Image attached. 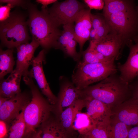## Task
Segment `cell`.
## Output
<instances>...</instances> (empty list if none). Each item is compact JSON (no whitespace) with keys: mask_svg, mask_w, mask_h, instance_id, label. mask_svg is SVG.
I'll use <instances>...</instances> for the list:
<instances>
[{"mask_svg":"<svg viewBox=\"0 0 138 138\" xmlns=\"http://www.w3.org/2000/svg\"><path fill=\"white\" fill-rule=\"evenodd\" d=\"M29 18L27 21L32 39L37 42L46 52L54 48L62 32L49 14L47 9L39 10L35 5H27Z\"/></svg>","mask_w":138,"mask_h":138,"instance_id":"obj_1","label":"cell"},{"mask_svg":"<svg viewBox=\"0 0 138 138\" xmlns=\"http://www.w3.org/2000/svg\"><path fill=\"white\" fill-rule=\"evenodd\" d=\"M82 91L83 96L98 100L111 109L131 97L129 84L122 79L117 73Z\"/></svg>","mask_w":138,"mask_h":138,"instance_id":"obj_2","label":"cell"},{"mask_svg":"<svg viewBox=\"0 0 138 138\" xmlns=\"http://www.w3.org/2000/svg\"><path fill=\"white\" fill-rule=\"evenodd\" d=\"M23 80L30 88L32 94L31 99L23 111L26 125L24 137L28 138L36 132L37 128L50 117L51 112L54 110V107L42 96L32 78L27 76L24 77Z\"/></svg>","mask_w":138,"mask_h":138,"instance_id":"obj_3","label":"cell"},{"mask_svg":"<svg viewBox=\"0 0 138 138\" xmlns=\"http://www.w3.org/2000/svg\"><path fill=\"white\" fill-rule=\"evenodd\" d=\"M115 59L105 62L84 64L79 61L74 71L72 82L78 89L82 90L91 84L101 81L117 73Z\"/></svg>","mask_w":138,"mask_h":138,"instance_id":"obj_4","label":"cell"},{"mask_svg":"<svg viewBox=\"0 0 138 138\" xmlns=\"http://www.w3.org/2000/svg\"><path fill=\"white\" fill-rule=\"evenodd\" d=\"M27 21L19 12L10 13L9 18L0 22V38L2 44L8 49H13L28 42L30 38Z\"/></svg>","mask_w":138,"mask_h":138,"instance_id":"obj_5","label":"cell"},{"mask_svg":"<svg viewBox=\"0 0 138 138\" xmlns=\"http://www.w3.org/2000/svg\"><path fill=\"white\" fill-rule=\"evenodd\" d=\"M111 32L119 36L124 44H128L138 36V12L135 8L128 11L116 13L105 17Z\"/></svg>","mask_w":138,"mask_h":138,"instance_id":"obj_6","label":"cell"},{"mask_svg":"<svg viewBox=\"0 0 138 138\" xmlns=\"http://www.w3.org/2000/svg\"><path fill=\"white\" fill-rule=\"evenodd\" d=\"M84 4L76 0H66L61 2L57 1L49 8L50 16L59 27L61 25L73 23L79 12L85 8Z\"/></svg>","mask_w":138,"mask_h":138,"instance_id":"obj_7","label":"cell"},{"mask_svg":"<svg viewBox=\"0 0 138 138\" xmlns=\"http://www.w3.org/2000/svg\"><path fill=\"white\" fill-rule=\"evenodd\" d=\"M59 79L60 90L57 102L54 106L56 116L83 97L82 90L77 89L67 77L62 76Z\"/></svg>","mask_w":138,"mask_h":138,"instance_id":"obj_8","label":"cell"},{"mask_svg":"<svg viewBox=\"0 0 138 138\" xmlns=\"http://www.w3.org/2000/svg\"><path fill=\"white\" fill-rule=\"evenodd\" d=\"M45 51L43 49L33 59L32 68L29 71L28 76L34 78L42 94L51 105L54 106L57 101V97L53 93L45 78L43 69V63L45 61Z\"/></svg>","mask_w":138,"mask_h":138,"instance_id":"obj_9","label":"cell"},{"mask_svg":"<svg viewBox=\"0 0 138 138\" xmlns=\"http://www.w3.org/2000/svg\"><path fill=\"white\" fill-rule=\"evenodd\" d=\"M127 45L130 50L128 58L124 63H118L117 67L121 78L129 84L138 76V36Z\"/></svg>","mask_w":138,"mask_h":138,"instance_id":"obj_10","label":"cell"},{"mask_svg":"<svg viewBox=\"0 0 138 138\" xmlns=\"http://www.w3.org/2000/svg\"><path fill=\"white\" fill-rule=\"evenodd\" d=\"M86 108V113L94 124L108 125L112 116L111 109L106 105L96 99L83 96Z\"/></svg>","mask_w":138,"mask_h":138,"instance_id":"obj_11","label":"cell"},{"mask_svg":"<svg viewBox=\"0 0 138 138\" xmlns=\"http://www.w3.org/2000/svg\"><path fill=\"white\" fill-rule=\"evenodd\" d=\"M111 110V118L129 126L138 125V99L131 97Z\"/></svg>","mask_w":138,"mask_h":138,"instance_id":"obj_12","label":"cell"},{"mask_svg":"<svg viewBox=\"0 0 138 138\" xmlns=\"http://www.w3.org/2000/svg\"><path fill=\"white\" fill-rule=\"evenodd\" d=\"M31 100L26 93H20L0 106V119L10 124Z\"/></svg>","mask_w":138,"mask_h":138,"instance_id":"obj_13","label":"cell"},{"mask_svg":"<svg viewBox=\"0 0 138 138\" xmlns=\"http://www.w3.org/2000/svg\"><path fill=\"white\" fill-rule=\"evenodd\" d=\"M40 45L34 40L29 42L21 44L16 48L17 51V60L15 69L14 70L18 75L24 77L27 76L28 68L31 65L35 51Z\"/></svg>","mask_w":138,"mask_h":138,"instance_id":"obj_14","label":"cell"},{"mask_svg":"<svg viewBox=\"0 0 138 138\" xmlns=\"http://www.w3.org/2000/svg\"><path fill=\"white\" fill-rule=\"evenodd\" d=\"M90 44L98 52L115 60L118 59L120 51L124 45L120 38L112 32L99 40L90 41Z\"/></svg>","mask_w":138,"mask_h":138,"instance_id":"obj_15","label":"cell"},{"mask_svg":"<svg viewBox=\"0 0 138 138\" xmlns=\"http://www.w3.org/2000/svg\"><path fill=\"white\" fill-rule=\"evenodd\" d=\"M89 9L84 8L79 13L74 21V32L76 39L79 45V54L81 56L83 48L85 42L89 40L92 28L91 16Z\"/></svg>","mask_w":138,"mask_h":138,"instance_id":"obj_16","label":"cell"},{"mask_svg":"<svg viewBox=\"0 0 138 138\" xmlns=\"http://www.w3.org/2000/svg\"><path fill=\"white\" fill-rule=\"evenodd\" d=\"M74 23L63 25V30L54 49L61 50L66 55L77 61L81 56L76 50L77 42L74 34Z\"/></svg>","mask_w":138,"mask_h":138,"instance_id":"obj_17","label":"cell"},{"mask_svg":"<svg viewBox=\"0 0 138 138\" xmlns=\"http://www.w3.org/2000/svg\"><path fill=\"white\" fill-rule=\"evenodd\" d=\"M85 107L83 98L79 99L73 104L63 110L58 115L56 118L61 126L69 132L75 133L73 128V122L76 114L81 112Z\"/></svg>","mask_w":138,"mask_h":138,"instance_id":"obj_18","label":"cell"},{"mask_svg":"<svg viewBox=\"0 0 138 138\" xmlns=\"http://www.w3.org/2000/svg\"><path fill=\"white\" fill-rule=\"evenodd\" d=\"M42 138H76L75 133H70L61 125L57 118L50 117L41 126Z\"/></svg>","mask_w":138,"mask_h":138,"instance_id":"obj_19","label":"cell"},{"mask_svg":"<svg viewBox=\"0 0 138 138\" xmlns=\"http://www.w3.org/2000/svg\"><path fill=\"white\" fill-rule=\"evenodd\" d=\"M21 77L14 70L7 78L1 80L0 96L11 98L21 93L20 83Z\"/></svg>","mask_w":138,"mask_h":138,"instance_id":"obj_20","label":"cell"},{"mask_svg":"<svg viewBox=\"0 0 138 138\" xmlns=\"http://www.w3.org/2000/svg\"><path fill=\"white\" fill-rule=\"evenodd\" d=\"M103 8L104 17L120 12H124L135 8L132 1L105 0Z\"/></svg>","mask_w":138,"mask_h":138,"instance_id":"obj_21","label":"cell"},{"mask_svg":"<svg viewBox=\"0 0 138 138\" xmlns=\"http://www.w3.org/2000/svg\"><path fill=\"white\" fill-rule=\"evenodd\" d=\"M15 61L13 55V49L0 50V79H4L7 74L13 71Z\"/></svg>","mask_w":138,"mask_h":138,"instance_id":"obj_22","label":"cell"},{"mask_svg":"<svg viewBox=\"0 0 138 138\" xmlns=\"http://www.w3.org/2000/svg\"><path fill=\"white\" fill-rule=\"evenodd\" d=\"M94 125L87 114L81 111L76 115L72 126L74 130L81 136L90 130Z\"/></svg>","mask_w":138,"mask_h":138,"instance_id":"obj_23","label":"cell"},{"mask_svg":"<svg viewBox=\"0 0 138 138\" xmlns=\"http://www.w3.org/2000/svg\"><path fill=\"white\" fill-rule=\"evenodd\" d=\"M24 109L9 124L7 138H23L26 129L23 116Z\"/></svg>","mask_w":138,"mask_h":138,"instance_id":"obj_24","label":"cell"},{"mask_svg":"<svg viewBox=\"0 0 138 138\" xmlns=\"http://www.w3.org/2000/svg\"><path fill=\"white\" fill-rule=\"evenodd\" d=\"M123 123L111 119L109 125V138H127L131 128Z\"/></svg>","mask_w":138,"mask_h":138,"instance_id":"obj_25","label":"cell"},{"mask_svg":"<svg viewBox=\"0 0 138 138\" xmlns=\"http://www.w3.org/2000/svg\"><path fill=\"white\" fill-rule=\"evenodd\" d=\"M109 124H94L90 130L81 136V138H109Z\"/></svg>","mask_w":138,"mask_h":138,"instance_id":"obj_26","label":"cell"},{"mask_svg":"<svg viewBox=\"0 0 138 138\" xmlns=\"http://www.w3.org/2000/svg\"><path fill=\"white\" fill-rule=\"evenodd\" d=\"M82 55L83 59L81 62L87 64L101 62L96 57L89 45L85 50L83 52Z\"/></svg>","mask_w":138,"mask_h":138,"instance_id":"obj_27","label":"cell"},{"mask_svg":"<svg viewBox=\"0 0 138 138\" xmlns=\"http://www.w3.org/2000/svg\"><path fill=\"white\" fill-rule=\"evenodd\" d=\"M106 21L105 20L96 30L97 33V39L95 41L100 40L108 34L109 32L111 31L109 25Z\"/></svg>","mask_w":138,"mask_h":138,"instance_id":"obj_28","label":"cell"},{"mask_svg":"<svg viewBox=\"0 0 138 138\" xmlns=\"http://www.w3.org/2000/svg\"><path fill=\"white\" fill-rule=\"evenodd\" d=\"M85 3L91 10V9L101 10L103 9L105 3L102 0H84Z\"/></svg>","mask_w":138,"mask_h":138,"instance_id":"obj_29","label":"cell"},{"mask_svg":"<svg viewBox=\"0 0 138 138\" xmlns=\"http://www.w3.org/2000/svg\"><path fill=\"white\" fill-rule=\"evenodd\" d=\"M13 8L9 4L5 6L1 5L0 7V22L4 21L10 16L11 9Z\"/></svg>","mask_w":138,"mask_h":138,"instance_id":"obj_30","label":"cell"},{"mask_svg":"<svg viewBox=\"0 0 138 138\" xmlns=\"http://www.w3.org/2000/svg\"><path fill=\"white\" fill-rule=\"evenodd\" d=\"M129 84L131 97L138 99V76Z\"/></svg>","mask_w":138,"mask_h":138,"instance_id":"obj_31","label":"cell"},{"mask_svg":"<svg viewBox=\"0 0 138 138\" xmlns=\"http://www.w3.org/2000/svg\"><path fill=\"white\" fill-rule=\"evenodd\" d=\"M0 3L9 4L13 8L17 6L26 9H27V5L29 3L25 1L20 0H0Z\"/></svg>","mask_w":138,"mask_h":138,"instance_id":"obj_32","label":"cell"},{"mask_svg":"<svg viewBox=\"0 0 138 138\" xmlns=\"http://www.w3.org/2000/svg\"><path fill=\"white\" fill-rule=\"evenodd\" d=\"M105 21L99 15L92 14L91 21L92 28L96 31Z\"/></svg>","mask_w":138,"mask_h":138,"instance_id":"obj_33","label":"cell"},{"mask_svg":"<svg viewBox=\"0 0 138 138\" xmlns=\"http://www.w3.org/2000/svg\"><path fill=\"white\" fill-rule=\"evenodd\" d=\"M9 124L5 121H0V138H7L8 133Z\"/></svg>","mask_w":138,"mask_h":138,"instance_id":"obj_34","label":"cell"},{"mask_svg":"<svg viewBox=\"0 0 138 138\" xmlns=\"http://www.w3.org/2000/svg\"><path fill=\"white\" fill-rule=\"evenodd\" d=\"M89 45L90 46L93 51L96 57L100 62H107L113 59V58H110L105 56L101 53L98 52L90 44H89Z\"/></svg>","mask_w":138,"mask_h":138,"instance_id":"obj_35","label":"cell"},{"mask_svg":"<svg viewBox=\"0 0 138 138\" xmlns=\"http://www.w3.org/2000/svg\"><path fill=\"white\" fill-rule=\"evenodd\" d=\"M127 138H138V125L130 128Z\"/></svg>","mask_w":138,"mask_h":138,"instance_id":"obj_36","label":"cell"},{"mask_svg":"<svg viewBox=\"0 0 138 138\" xmlns=\"http://www.w3.org/2000/svg\"><path fill=\"white\" fill-rule=\"evenodd\" d=\"M57 1L56 0H36V1L42 5V9H44L47 8V6L48 5L54 3Z\"/></svg>","mask_w":138,"mask_h":138,"instance_id":"obj_37","label":"cell"},{"mask_svg":"<svg viewBox=\"0 0 138 138\" xmlns=\"http://www.w3.org/2000/svg\"><path fill=\"white\" fill-rule=\"evenodd\" d=\"M97 39V33L96 31L92 28L91 29L89 39L90 41H95Z\"/></svg>","mask_w":138,"mask_h":138,"instance_id":"obj_38","label":"cell"},{"mask_svg":"<svg viewBox=\"0 0 138 138\" xmlns=\"http://www.w3.org/2000/svg\"><path fill=\"white\" fill-rule=\"evenodd\" d=\"M41 134V131L40 129L33 133L28 138H42Z\"/></svg>","mask_w":138,"mask_h":138,"instance_id":"obj_39","label":"cell"},{"mask_svg":"<svg viewBox=\"0 0 138 138\" xmlns=\"http://www.w3.org/2000/svg\"><path fill=\"white\" fill-rule=\"evenodd\" d=\"M10 98H5L0 96V106H1L5 101Z\"/></svg>","mask_w":138,"mask_h":138,"instance_id":"obj_40","label":"cell"},{"mask_svg":"<svg viewBox=\"0 0 138 138\" xmlns=\"http://www.w3.org/2000/svg\"><path fill=\"white\" fill-rule=\"evenodd\" d=\"M136 10L138 12V7H136Z\"/></svg>","mask_w":138,"mask_h":138,"instance_id":"obj_41","label":"cell"},{"mask_svg":"<svg viewBox=\"0 0 138 138\" xmlns=\"http://www.w3.org/2000/svg\"></svg>","mask_w":138,"mask_h":138,"instance_id":"obj_42","label":"cell"}]
</instances>
